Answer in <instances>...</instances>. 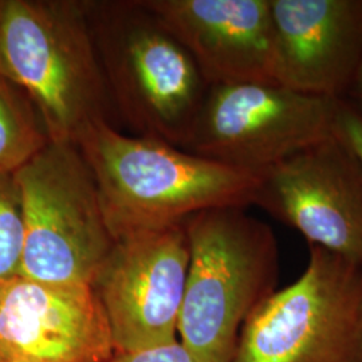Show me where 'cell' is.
<instances>
[{
	"label": "cell",
	"mask_w": 362,
	"mask_h": 362,
	"mask_svg": "<svg viewBox=\"0 0 362 362\" xmlns=\"http://www.w3.org/2000/svg\"><path fill=\"white\" fill-rule=\"evenodd\" d=\"M77 146L115 239L181 224L207 209L254 206L258 176L160 140L127 136L109 121L91 124Z\"/></svg>",
	"instance_id": "1"
},
{
	"label": "cell",
	"mask_w": 362,
	"mask_h": 362,
	"mask_svg": "<svg viewBox=\"0 0 362 362\" xmlns=\"http://www.w3.org/2000/svg\"><path fill=\"white\" fill-rule=\"evenodd\" d=\"M0 76L26 93L50 141L77 144L109 121L86 0H0Z\"/></svg>",
	"instance_id": "2"
},
{
	"label": "cell",
	"mask_w": 362,
	"mask_h": 362,
	"mask_svg": "<svg viewBox=\"0 0 362 362\" xmlns=\"http://www.w3.org/2000/svg\"><path fill=\"white\" fill-rule=\"evenodd\" d=\"M185 230L189 264L179 341L199 361L233 362L243 325L276 291V236L242 207L197 212Z\"/></svg>",
	"instance_id": "3"
},
{
	"label": "cell",
	"mask_w": 362,
	"mask_h": 362,
	"mask_svg": "<svg viewBox=\"0 0 362 362\" xmlns=\"http://www.w3.org/2000/svg\"><path fill=\"white\" fill-rule=\"evenodd\" d=\"M112 104L140 136L185 148L207 95L188 52L143 0H86Z\"/></svg>",
	"instance_id": "4"
},
{
	"label": "cell",
	"mask_w": 362,
	"mask_h": 362,
	"mask_svg": "<svg viewBox=\"0 0 362 362\" xmlns=\"http://www.w3.org/2000/svg\"><path fill=\"white\" fill-rule=\"evenodd\" d=\"M13 176L23 214L19 276L91 286L116 239L77 144L50 141Z\"/></svg>",
	"instance_id": "5"
},
{
	"label": "cell",
	"mask_w": 362,
	"mask_h": 362,
	"mask_svg": "<svg viewBox=\"0 0 362 362\" xmlns=\"http://www.w3.org/2000/svg\"><path fill=\"white\" fill-rule=\"evenodd\" d=\"M309 251L297 281L248 317L233 362H362V266Z\"/></svg>",
	"instance_id": "6"
},
{
	"label": "cell",
	"mask_w": 362,
	"mask_h": 362,
	"mask_svg": "<svg viewBox=\"0 0 362 362\" xmlns=\"http://www.w3.org/2000/svg\"><path fill=\"white\" fill-rule=\"evenodd\" d=\"M337 101L282 85L209 86L184 151L259 176L332 136Z\"/></svg>",
	"instance_id": "7"
},
{
	"label": "cell",
	"mask_w": 362,
	"mask_h": 362,
	"mask_svg": "<svg viewBox=\"0 0 362 362\" xmlns=\"http://www.w3.org/2000/svg\"><path fill=\"white\" fill-rule=\"evenodd\" d=\"M188 264L185 221L116 239L91 284L116 353L177 341Z\"/></svg>",
	"instance_id": "8"
},
{
	"label": "cell",
	"mask_w": 362,
	"mask_h": 362,
	"mask_svg": "<svg viewBox=\"0 0 362 362\" xmlns=\"http://www.w3.org/2000/svg\"><path fill=\"white\" fill-rule=\"evenodd\" d=\"M254 206L318 246L362 266V167L334 134L258 176Z\"/></svg>",
	"instance_id": "9"
},
{
	"label": "cell",
	"mask_w": 362,
	"mask_h": 362,
	"mask_svg": "<svg viewBox=\"0 0 362 362\" xmlns=\"http://www.w3.org/2000/svg\"><path fill=\"white\" fill-rule=\"evenodd\" d=\"M0 354L21 362H110L116 349L91 286L18 275L0 284Z\"/></svg>",
	"instance_id": "10"
},
{
	"label": "cell",
	"mask_w": 362,
	"mask_h": 362,
	"mask_svg": "<svg viewBox=\"0 0 362 362\" xmlns=\"http://www.w3.org/2000/svg\"><path fill=\"white\" fill-rule=\"evenodd\" d=\"M208 86L279 85L270 0H143Z\"/></svg>",
	"instance_id": "11"
},
{
	"label": "cell",
	"mask_w": 362,
	"mask_h": 362,
	"mask_svg": "<svg viewBox=\"0 0 362 362\" xmlns=\"http://www.w3.org/2000/svg\"><path fill=\"white\" fill-rule=\"evenodd\" d=\"M278 83L345 100L362 64V0H270Z\"/></svg>",
	"instance_id": "12"
},
{
	"label": "cell",
	"mask_w": 362,
	"mask_h": 362,
	"mask_svg": "<svg viewBox=\"0 0 362 362\" xmlns=\"http://www.w3.org/2000/svg\"><path fill=\"white\" fill-rule=\"evenodd\" d=\"M49 143V133L33 101L0 76V169L18 170Z\"/></svg>",
	"instance_id": "13"
},
{
	"label": "cell",
	"mask_w": 362,
	"mask_h": 362,
	"mask_svg": "<svg viewBox=\"0 0 362 362\" xmlns=\"http://www.w3.org/2000/svg\"><path fill=\"white\" fill-rule=\"evenodd\" d=\"M23 214L13 172L0 169V284L19 275Z\"/></svg>",
	"instance_id": "14"
},
{
	"label": "cell",
	"mask_w": 362,
	"mask_h": 362,
	"mask_svg": "<svg viewBox=\"0 0 362 362\" xmlns=\"http://www.w3.org/2000/svg\"><path fill=\"white\" fill-rule=\"evenodd\" d=\"M333 134L349 148L362 167V116L346 100L337 101Z\"/></svg>",
	"instance_id": "15"
},
{
	"label": "cell",
	"mask_w": 362,
	"mask_h": 362,
	"mask_svg": "<svg viewBox=\"0 0 362 362\" xmlns=\"http://www.w3.org/2000/svg\"><path fill=\"white\" fill-rule=\"evenodd\" d=\"M110 362H202L181 344L173 341L170 344L160 345L149 349L132 351V353H116Z\"/></svg>",
	"instance_id": "16"
},
{
	"label": "cell",
	"mask_w": 362,
	"mask_h": 362,
	"mask_svg": "<svg viewBox=\"0 0 362 362\" xmlns=\"http://www.w3.org/2000/svg\"><path fill=\"white\" fill-rule=\"evenodd\" d=\"M345 100L362 116V64Z\"/></svg>",
	"instance_id": "17"
},
{
	"label": "cell",
	"mask_w": 362,
	"mask_h": 362,
	"mask_svg": "<svg viewBox=\"0 0 362 362\" xmlns=\"http://www.w3.org/2000/svg\"><path fill=\"white\" fill-rule=\"evenodd\" d=\"M0 362H21V361H13V360H0Z\"/></svg>",
	"instance_id": "18"
},
{
	"label": "cell",
	"mask_w": 362,
	"mask_h": 362,
	"mask_svg": "<svg viewBox=\"0 0 362 362\" xmlns=\"http://www.w3.org/2000/svg\"><path fill=\"white\" fill-rule=\"evenodd\" d=\"M0 360H3V358H1V354H0Z\"/></svg>",
	"instance_id": "19"
}]
</instances>
